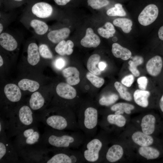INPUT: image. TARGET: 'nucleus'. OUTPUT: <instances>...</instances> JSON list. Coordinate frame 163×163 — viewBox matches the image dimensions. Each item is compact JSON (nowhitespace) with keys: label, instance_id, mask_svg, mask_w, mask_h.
I'll list each match as a JSON object with an SVG mask.
<instances>
[{"label":"nucleus","instance_id":"f257e3e1","mask_svg":"<svg viewBox=\"0 0 163 163\" xmlns=\"http://www.w3.org/2000/svg\"><path fill=\"white\" fill-rule=\"evenodd\" d=\"M87 139L81 131H60L47 127L42 135V143L44 149H76Z\"/></svg>","mask_w":163,"mask_h":163},{"label":"nucleus","instance_id":"f03ea898","mask_svg":"<svg viewBox=\"0 0 163 163\" xmlns=\"http://www.w3.org/2000/svg\"><path fill=\"white\" fill-rule=\"evenodd\" d=\"M38 121L47 127L60 131H81L76 115L72 110L64 108H57L44 111L37 115Z\"/></svg>","mask_w":163,"mask_h":163},{"label":"nucleus","instance_id":"7ed1b4c3","mask_svg":"<svg viewBox=\"0 0 163 163\" xmlns=\"http://www.w3.org/2000/svg\"><path fill=\"white\" fill-rule=\"evenodd\" d=\"M3 120L5 132L9 139L15 136L24 129L37 124L38 121L37 116L35 115L30 107L27 105L16 109Z\"/></svg>","mask_w":163,"mask_h":163},{"label":"nucleus","instance_id":"20e7f679","mask_svg":"<svg viewBox=\"0 0 163 163\" xmlns=\"http://www.w3.org/2000/svg\"><path fill=\"white\" fill-rule=\"evenodd\" d=\"M15 136L13 144L19 156L24 160L31 154L43 149L42 135L37 124L24 129Z\"/></svg>","mask_w":163,"mask_h":163},{"label":"nucleus","instance_id":"39448f33","mask_svg":"<svg viewBox=\"0 0 163 163\" xmlns=\"http://www.w3.org/2000/svg\"><path fill=\"white\" fill-rule=\"evenodd\" d=\"M85 161L82 152L72 149H46L42 152L40 163H81Z\"/></svg>","mask_w":163,"mask_h":163},{"label":"nucleus","instance_id":"423d86ee","mask_svg":"<svg viewBox=\"0 0 163 163\" xmlns=\"http://www.w3.org/2000/svg\"><path fill=\"white\" fill-rule=\"evenodd\" d=\"M80 130L87 139L96 134L99 123V111L93 106L88 105L81 109L77 115Z\"/></svg>","mask_w":163,"mask_h":163},{"label":"nucleus","instance_id":"0eeeda50","mask_svg":"<svg viewBox=\"0 0 163 163\" xmlns=\"http://www.w3.org/2000/svg\"><path fill=\"white\" fill-rule=\"evenodd\" d=\"M104 143L101 133L87 139L83 145L81 151L85 162L99 163L102 162L104 155Z\"/></svg>","mask_w":163,"mask_h":163},{"label":"nucleus","instance_id":"6e6552de","mask_svg":"<svg viewBox=\"0 0 163 163\" xmlns=\"http://www.w3.org/2000/svg\"><path fill=\"white\" fill-rule=\"evenodd\" d=\"M19 156L5 132L0 134V163H17Z\"/></svg>","mask_w":163,"mask_h":163},{"label":"nucleus","instance_id":"1a4fd4ad","mask_svg":"<svg viewBox=\"0 0 163 163\" xmlns=\"http://www.w3.org/2000/svg\"><path fill=\"white\" fill-rule=\"evenodd\" d=\"M158 13L157 5L154 3H149L144 8L140 13L138 17V21L144 26L150 25L156 20Z\"/></svg>","mask_w":163,"mask_h":163},{"label":"nucleus","instance_id":"9d476101","mask_svg":"<svg viewBox=\"0 0 163 163\" xmlns=\"http://www.w3.org/2000/svg\"><path fill=\"white\" fill-rule=\"evenodd\" d=\"M56 92L59 97L65 100L71 101L78 97L76 90L68 83H59L56 87Z\"/></svg>","mask_w":163,"mask_h":163},{"label":"nucleus","instance_id":"9b49d317","mask_svg":"<svg viewBox=\"0 0 163 163\" xmlns=\"http://www.w3.org/2000/svg\"><path fill=\"white\" fill-rule=\"evenodd\" d=\"M20 88L14 84H7L4 88V92L6 99L12 103L19 102L22 96Z\"/></svg>","mask_w":163,"mask_h":163},{"label":"nucleus","instance_id":"f8f14e48","mask_svg":"<svg viewBox=\"0 0 163 163\" xmlns=\"http://www.w3.org/2000/svg\"><path fill=\"white\" fill-rule=\"evenodd\" d=\"M33 13L40 18H46L50 16L52 14L53 8L49 4L41 2L36 3L32 8Z\"/></svg>","mask_w":163,"mask_h":163},{"label":"nucleus","instance_id":"ddd939ff","mask_svg":"<svg viewBox=\"0 0 163 163\" xmlns=\"http://www.w3.org/2000/svg\"><path fill=\"white\" fill-rule=\"evenodd\" d=\"M162 66L163 61L161 57L156 55L148 61L146 64V68L149 75L156 76L161 72Z\"/></svg>","mask_w":163,"mask_h":163},{"label":"nucleus","instance_id":"4468645a","mask_svg":"<svg viewBox=\"0 0 163 163\" xmlns=\"http://www.w3.org/2000/svg\"><path fill=\"white\" fill-rule=\"evenodd\" d=\"M100 42L101 40L99 36L95 34L93 30L90 27L87 29L85 35L80 42L82 46L87 48L96 47Z\"/></svg>","mask_w":163,"mask_h":163},{"label":"nucleus","instance_id":"2eb2a0df","mask_svg":"<svg viewBox=\"0 0 163 163\" xmlns=\"http://www.w3.org/2000/svg\"><path fill=\"white\" fill-rule=\"evenodd\" d=\"M123 154V150L122 147L120 145L114 144L107 149L103 158H104L109 162H115L121 159Z\"/></svg>","mask_w":163,"mask_h":163},{"label":"nucleus","instance_id":"dca6fc26","mask_svg":"<svg viewBox=\"0 0 163 163\" xmlns=\"http://www.w3.org/2000/svg\"><path fill=\"white\" fill-rule=\"evenodd\" d=\"M62 74L67 83L72 85L78 84L80 81L79 72L75 67H70L64 69Z\"/></svg>","mask_w":163,"mask_h":163},{"label":"nucleus","instance_id":"f3484780","mask_svg":"<svg viewBox=\"0 0 163 163\" xmlns=\"http://www.w3.org/2000/svg\"><path fill=\"white\" fill-rule=\"evenodd\" d=\"M156 118L152 114H147L142 118L141 126L142 132L149 135L152 134L155 130Z\"/></svg>","mask_w":163,"mask_h":163},{"label":"nucleus","instance_id":"a211bd4d","mask_svg":"<svg viewBox=\"0 0 163 163\" xmlns=\"http://www.w3.org/2000/svg\"><path fill=\"white\" fill-rule=\"evenodd\" d=\"M70 32L69 28L64 27L50 31L47 34V37L52 42L58 43L66 38L69 36Z\"/></svg>","mask_w":163,"mask_h":163},{"label":"nucleus","instance_id":"6ab92c4d","mask_svg":"<svg viewBox=\"0 0 163 163\" xmlns=\"http://www.w3.org/2000/svg\"><path fill=\"white\" fill-rule=\"evenodd\" d=\"M0 44L4 49L9 51L14 50L18 46L17 42L14 38L6 33L0 34Z\"/></svg>","mask_w":163,"mask_h":163},{"label":"nucleus","instance_id":"aec40b11","mask_svg":"<svg viewBox=\"0 0 163 163\" xmlns=\"http://www.w3.org/2000/svg\"><path fill=\"white\" fill-rule=\"evenodd\" d=\"M132 139L135 143L143 147L149 146L154 142L152 137L140 131L135 132L132 136Z\"/></svg>","mask_w":163,"mask_h":163},{"label":"nucleus","instance_id":"412c9836","mask_svg":"<svg viewBox=\"0 0 163 163\" xmlns=\"http://www.w3.org/2000/svg\"><path fill=\"white\" fill-rule=\"evenodd\" d=\"M45 99L39 92H34L29 100V106L33 111H37L42 109L44 106Z\"/></svg>","mask_w":163,"mask_h":163},{"label":"nucleus","instance_id":"4be33fe9","mask_svg":"<svg viewBox=\"0 0 163 163\" xmlns=\"http://www.w3.org/2000/svg\"><path fill=\"white\" fill-rule=\"evenodd\" d=\"M27 60L28 63L32 66L37 65L40 59L38 46L35 43L30 44L27 50Z\"/></svg>","mask_w":163,"mask_h":163},{"label":"nucleus","instance_id":"5701e85b","mask_svg":"<svg viewBox=\"0 0 163 163\" xmlns=\"http://www.w3.org/2000/svg\"><path fill=\"white\" fill-rule=\"evenodd\" d=\"M111 51L115 57L120 58L124 60L128 59L132 56V53L130 50L117 43L113 44Z\"/></svg>","mask_w":163,"mask_h":163},{"label":"nucleus","instance_id":"b1692460","mask_svg":"<svg viewBox=\"0 0 163 163\" xmlns=\"http://www.w3.org/2000/svg\"><path fill=\"white\" fill-rule=\"evenodd\" d=\"M150 92L147 91L137 89L133 94L135 102L138 105L143 107H146L149 105L148 98Z\"/></svg>","mask_w":163,"mask_h":163},{"label":"nucleus","instance_id":"393cba45","mask_svg":"<svg viewBox=\"0 0 163 163\" xmlns=\"http://www.w3.org/2000/svg\"><path fill=\"white\" fill-rule=\"evenodd\" d=\"M101 121L106 122L107 124L114 125L119 127L124 126L126 122V119L122 115L115 114H109Z\"/></svg>","mask_w":163,"mask_h":163},{"label":"nucleus","instance_id":"a878e982","mask_svg":"<svg viewBox=\"0 0 163 163\" xmlns=\"http://www.w3.org/2000/svg\"><path fill=\"white\" fill-rule=\"evenodd\" d=\"M139 154L147 159H154L158 158L160 152L157 149L149 146H141L138 150Z\"/></svg>","mask_w":163,"mask_h":163},{"label":"nucleus","instance_id":"bb28decb","mask_svg":"<svg viewBox=\"0 0 163 163\" xmlns=\"http://www.w3.org/2000/svg\"><path fill=\"white\" fill-rule=\"evenodd\" d=\"M135 108L134 106L130 104L125 103H119L112 106L110 108L111 111L114 112L115 114L122 115L125 112L130 114L131 110Z\"/></svg>","mask_w":163,"mask_h":163},{"label":"nucleus","instance_id":"cd10ccee","mask_svg":"<svg viewBox=\"0 0 163 163\" xmlns=\"http://www.w3.org/2000/svg\"><path fill=\"white\" fill-rule=\"evenodd\" d=\"M18 87L22 91L34 92L39 88V84L37 81L28 79H23L18 83Z\"/></svg>","mask_w":163,"mask_h":163},{"label":"nucleus","instance_id":"c85d7f7f","mask_svg":"<svg viewBox=\"0 0 163 163\" xmlns=\"http://www.w3.org/2000/svg\"><path fill=\"white\" fill-rule=\"evenodd\" d=\"M100 58L99 55L94 54L89 57L87 61V67L88 70L96 75H100L101 73V71L96 66L99 63Z\"/></svg>","mask_w":163,"mask_h":163},{"label":"nucleus","instance_id":"c756f323","mask_svg":"<svg viewBox=\"0 0 163 163\" xmlns=\"http://www.w3.org/2000/svg\"><path fill=\"white\" fill-rule=\"evenodd\" d=\"M113 24L117 27L121 28L122 31L125 33H128L131 31L133 25L132 21L127 18H118L113 21Z\"/></svg>","mask_w":163,"mask_h":163},{"label":"nucleus","instance_id":"7c9ffc66","mask_svg":"<svg viewBox=\"0 0 163 163\" xmlns=\"http://www.w3.org/2000/svg\"><path fill=\"white\" fill-rule=\"evenodd\" d=\"M30 26L37 34L42 35L46 33L48 29L47 25L44 22L37 19H33L30 22Z\"/></svg>","mask_w":163,"mask_h":163},{"label":"nucleus","instance_id":"2f4dec72","mask_svg":"<svg viewBox=\"0 0 163 163\" xmlns=\"http://www.w3.org/2000/svg\"><path fill=\"white\" fill-rule=\"evenodd\" d=\"M119 99L118 95L115 93L102 96L98 100L101 106H108L114 104Z\"/></svg>","mask_w":163,"mask_h":163},{"label":"nucleus","instance_id":"473e14b6","mask_svg":"<svg viewBox=\"0 0 163 163\" xmlns=\"http://www.w3.org/2000/svg\"><path fill=\"white\" fill-rule=\"evenodd\" d=\"M114 87L118 92L120 97L123 99L128 101H131L132 97L131 94L127 91L124 85L118 82L114 84Z\"/></svg>","mask_w":163,"mask_h":163},{"label":"nucleus","instance_id":"72a5a7b5","mask_svg":"<svg viewBox=\"0 0 163 163\" xmlns=\"http://www.w3.org/2000/svg\"><path fill=\"white\" fill-rule=\"evenodd\" d=\"M107 14L110 16L123 17L126 15V13L120 3H117L114 7L109 9L106 12Z\"/></svg>","mask_w":163,"mask_h":163},{"label":"nucleus","instance_id":"f704fd0d","mask_svg":"<svg viewBox=\"0 0 163 163\" xmlns=\"http://www.w3.org/2000/svg\"><path fill=\"white\" fill-rule=\"evenodd\" d=\"M86 77L94 86L97 88L101 87L104 82L103 78L99 77L91 72L87 73Z\"/></svg>","mask_w":163,"mask_h":163},{"label":"nucleus","instance_id":"c9c22d12","mask_svg":"<svg viewBox=\"0 0 163 163\" xmlns=\"http://www.w3.org/2000/svg\"><path fill=\"white\" fill-rule=\"evenodd\" d=\"M88 5L94 9H100L108 5V0H88Z\"/></svg>","mask_w":163,"mask_h":163},{"label":"nucleus","instance_id":"e433bc0d","mask_svg":"<svg viewBox=\"0 0 163 163\" xmlns=\"http://www.w3.org/2000/svg\"><path fill=\"white\" fill-rule=\"evenodd\" d=\"M39 51L40 56L45 59H52L53 54L48 46L45 44L40 45L39 47Z\"/></svg>","mask_w":163,"mask_h":163},{"label":"nucleus","instance_id":"4c0bfd02","mask_svg":"<svg viewBox=\"0 0 163 163\" xmlns=\"http://www.w3.org/2000/svg\"><path fill=\"white\" fill-rule=\"evenodd\" d=\"M115 31L116 30L115 28H106L104 29L102 27H100L97 29V32L100 36L107 39L113 37Z\"/></svg>","mask_w":163,"mask_h":163},{"label":"nucleus","instance_id":"58836bf2","mask_svg":"<svg viewBox=\"0 0 163 163\" xmlns=\"http://www.w3.org/2000/svg\"><path fill=\"white\" fill-rule=\"evenodd\" d=\"M66 44V42L64 40L58 43L55 48L56 52L60 55H65V48Z\"/></svg>","mask_w":163,"mask_h":163},{"label":"nucleus","instance_id":"ea45409f","mask_svg":"<svg viewBox=\"0 0 163 163\" xmlns=\"http://www.w3.org/2000/svg\"><path fill=\"white\" fill-rule=\"evenodd\" d=\"M134 80V78L133 75H129L125 76L121 80L122 84L128 87H130Z\"/></svg>","mask_w":163,"mask_h":163},{"label":"nucleus","instance_id":"a19ab883","mask_svg":"<svg viewBox=\"0 0 163 163\" xmlns=\"http://www.w3.org/2000/svg\"><path fill=\"white\" fill-rule=\"evenodd\" d=\"M148 79L146 77L143 76L137 79V82L139 88L142 90L146 89L148 84Z\"/></svg>","mask_w":163,"mask_h":163},{"label":"nucleus","instance_id":"79ce46f5","mask_svg":"<svg viewBox=\"0 0 163 163\" xmlns=\"http://www.w3.org/2000/svg\"><path fill=\"white\" fill-rule=\"evenodd\" d=\"M129 66V71L135 77L139 76L140 72L137 68V66L134 65L132 61L130 60L128 62Z\"/></svg>","mask_w":163,"mask_h":163},{"label":"nucleus","instance_id":"37998d69","mask_svg":"<svg viewBox=\"0 0 163 163\" xmlns=\"http://www.w3.org/2000/svg\"><path fill=\"white\" fill-rule=\"evenodd\" d=\"M74 46V43L71 40H68L67 41L65 48V55H69L72 53L73 52L72 48Z\"/></svg>","mask_w":163,"mask_h":163},{"label":"nucleus","instance_id":"c03bdc74","mask_svg":"<svg viewBox=\"0 0 163 163\" xmlns=\"http://www.w3.org/2000/svg\"><path fill=\"white\" fill-rule=\"evenodd\" d=\"M132 61L133 64L137 66L143 63V59L141 56H136L133 58V60Z\"/></svg>","mask_w":163,"mask_h":163},{"label":"nucleus","instance_id":"a18cd8bd","mask_svg":"<svg viewBox=\"0 0 163 163\" xmlns=\"http://www.w3.org/2000/svg\"><path fill=\"white\" fill-rule=\"evenodd\" d=\"M65 63L64 60L62 58H59L56 60L55 65L57 69H61L65 66Z\"/></svg>","mask_w":163,"mask_h":163},{"label":"nucleus","instance_id":"49530a36","mask_svg":"<svg viewBox=\"0 0 163 163\" xmlns=\"http://www.w3.org/2000/svg\"><path fill=\"white\" fill-rule=\"evenodd\" d=\"M71 0H54L55 3L59 5H64L69 2Z\"/></svg>","mask_w":163,"mask_h":163},{"label":"nucleus","instance_id":"de8ad7c7","mask_svg":"<svg viewBox=\"0 0 163 163\" xmlns=\"http://www.w3.org/2000/svg\"><path fill=\"white\" fill-rule=\"evenodd\" d=\"M106 63L104 62H101L98 63V68L101 71L104 70L107 67Z\"/></svg>","mask_w":163,"mask_h":163},{"label":"nucleus","instance_id":"09e8293b","mask_svg":"<svg viewBox=\"0 0 163 163\" xmlns=\"http://www.w3.org/2000/svg\"><path fill=\"white\" fill-rule=\"evenodd\" d=\"M158 35L159 38L163 40V26L159 28L158 31Z\"/></svg>","mask_w":163,"mask_h":163},{"label":"nucleus","instance_id":"8fccbe9b","mask_svg":"<svg viewBox=\"0 0 163 163\" xmlns=\"http://www.w3.org/2000/svg\"><path fill=\"white\" fill-rule=\"evenodd\" d=\"M159 105L161 110L163 112V94L160 99L159 102Z\"/></svg>","mask_w":163,"mask_h":163},{"label":"nucleus","instance_id":"3c124183","mask_svg":"<svg viewBox=\"0 0 163 163\" xmlns=\"http://www.w3.org/2000/svg\"><path fill=\"white\" fill-rule=\"evenodd\" d=\"M104 26L106 28H108L109 29H114V27L113 25L110 22H107L105 25Z\"/></svg>","mask_w":163,"mask_h":163},{"label":"nucleus","instance_id":"603ef678","mask_svg":"<svg viewBox=\"0 0 163 163\" xmlns=\"http://www.w3.org/2000/svg\"><path fill=\"white\" fill-rule=\"evenodd\" d=\"M3 64V59L2 56H0V66H2Z\"/></svg>","mask_w":163,"mask_h":163},{"label":"nucleus","instance_id":"864d4df0","mask_svg":"<svg viewBox=\"0 0 163 163\" xmlns=\"http://www.w3.org/2000/svg\"><path fill=\"white\" fill-rule=\"evenodd\" d=\"M3 28L2 24L1 23L0 24V33L1 34L2 32Z\"/></svg>","mask_w":163,"mask_h":163},{"label":"nucleus","instance_id":"5fc2aeb1","mask_svg":"<svg viewBox=\"0 0 163 163\" xmlns=\"http://www.w3.org/2000/svg\"><path fill=\"white\" fill-rule=\"evenodd\" d=\"M14 0L16 1H17V2H20L22 1L23 0Z\"/></svg>","mask_w":163,"mask_h":163}]
</instances>
